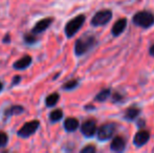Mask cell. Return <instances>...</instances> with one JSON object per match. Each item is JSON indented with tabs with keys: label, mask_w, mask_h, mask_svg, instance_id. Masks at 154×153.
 Listing matches in <instances>:
<instances>
[{
	"label": "cell",
	"mask_w": 154,
	"mask_h": 153,
	"mask_svg": "<svg viewBox=\"0 0 154 153\" xmlns=\"http://www.w3.org/2000/svg\"><path fill=\"white\" fill-rule=\"evenodd\" d=\"M97 43L94 37L92 36H84L82 38H79L75 45V53L77 56H82L86 54L93 45Z\"/></svg>",
	"instance_id": "cell-1"
},
{
	"label": "cell",
	"mask_w": 154,
	"mask_h": 153,
	"mask_svg": "<svg viewBox=\"0 0 154 153\" xmlns=\"http://www.w3.org/2000/svg\"><path fill=\"white\" fill-rule=\"evenodd\" d=\"M133 23L137 26L148 29L154 24V15L150 12H147V11L138 12L134 15Z\"/></svg>",
	"instance_id": "cell-2"
},
{
	"label": "cell",
	"mask_w": 154,
	"mask_h": 153,
	"mask_svg": "<svg viewBox=\"0 0 154 153\" xmlns=\"http://www.w3.org/2000/svg\"><path fill=\"white\" fill-rule=\"evenodd\" d=\"M85 16L84 15H79V16L75 17L73 19H71L65 26V34L68 38H71L72 36H75V34L79 32V29L82 27V25L85 22Z\"/></svg>",
	"instance_id": "cell-3"
},
{
	"label": "cell",
	"mask_w": 154,
	"mask_h": 153,
	"mask_svg": "<svg viewBox=\"0 0 154 153\" xmlns=\"http://www.w3.org/2000/svg\"><path fill=\"white\" fill-rule=\"evenodd\" d=\"M112 18V12L110 10H102L97 12L91 19V24L94 26L106 25Z\"/></svg>",
	"instance_id": "cell-4"
},
{
	"label": "cell",
	"mask_w": 154,
	"mask_h": 153,
	"mask_svg": "<svg viewBox=\"0 0 154 153\" xmlns=\"http://www.w3.org/2000/svg\"><path fill=\"white\" fill-rule=\"evenodd\" d=\"M116 125L114 123H107L101 126L97 130V139L100 141H107L113 136L116 132Z\"/></svg>",
	"instance_id": "cell-5"
},
{
	"label": "cell",
	"mask_w": 154,
	"mask_h": 153,
	"mask_svg": "<svg viewBox=\"0 0 154 153\" xmlns=\"http://www.w3.org/2000/svg\"><path fill=\"white\" fill-rule=\"evenodd\" d=\"M39 125H40V122L37 120L32 121V122H29L26 124H24L22 126V128L18 131V135L21 137H29L31 136L32 134H34L37 131V129L39 128Z\"/></svg>",
	"instance_id": "cell-6"
},
{
	"label": "cell",
	"mask_w": 154,
	"mask_h": 153,
	"mask_svg": "<svg viewBox=\"0 0 154 153\" xmlns=\"http://www.w3.org/2000/svg\"><path fill=\"white\" fill-rule=\"evenodd\" d=\"M81 131L86 137H91L97 132V123L93 120H88L84 122L81 126Z\"/></svg>",
	"instance_id": "cell-7"
},
{
	"label": "cell",
	"mask_w": 154,
	"mask_h": 153,
	"mask_svg": "<svg viewBox=\"0 0 154 153\" xmlns=\"http://www.w3.org/2000/svg\"><path fill=\"white\" fill-rule=\"evenodd\" d=\"M53 21H54V18H45V19H42V20L38 21V22L35 24L34 29H32V33L40 34V33H42V32L46 31L49 25L53 23Z\"/></svg>",
	"instance_id": "cell-8"
},
{
	"label": "cell",
	"mask_w": 154,
	"mask_h": 153,
	"mask_svg": "<svg viewBox=\"0 0 154 153\" xmlns=\"http://www.w3.org/2000/svg\"><path fill=\"white\" fill-rule=\"evenodd\" d=\"M126 26H127V19L126 18H121L116 21L113 24L111 29V33L113 36H120L121 34L125 31Z\"/></svg>",
	"instance_id": "cell-9"
},
{
	"label": "cell",
	"mask_w": 154,
	"mask_h": 153,
	"mask_svg": "<svg viewBox=\"0 0 154 153\" xmlns=\"http://www.w3.org/2000/svg\"><path fill=\"white\" fill-rule=\"evenodd\" d=\"M126 148V141L121 136H116L111 142V145H110V149L112 151L116 152H121L124 151Z\"/></svg>",
	"instance_id": "cell-10"
},
{
	"label": "cell",
	"mask_w": 154,
	"mask_h": 153,
	"mask_svg": "<svg viewBox=\"0 0 154 153\" xmlns=\"http://www.w3.org/2000/svg\"><path fill=\"white\" fill-rule=\"evenodd\" d=\"M149 139H150V134H149L148 131L142 130V131H138L135 134L133 142L136 146H143L149 141Z\"/></svg>",
	"instance_id": "cell-11"
},
{
	"label": "cell",
	"mask_w": 154,
	"mask_h": 153,
	"mask_svg": "<svg viewBox=\"0 0 154 153\" xmlns=\"http://www.w3.org/2000/svg\"><path fill=\"white\" fill-rule=\"evenodd\" d=\"M32 63V57L31 56H24L23 58L19 59L18 61H16L13 65V67L15 69H18V70H23L25 69L26 67H29Z\"/></svg>",
	"instance_id": "cell-12"
},
{
	"label": "cell",
	"mask_w": 154,
	"mask_h": 153,
	"mask_svg": "<svg viewBox=\"0 0 154 153\" xmlns=\"http://www.w3.org/2000/svg\"><path fill=\"white\" fill-rule=\"evenodd\" d=\"M64 128L68 132H72L75 131L79 128V121L75 118H67L64 122Z\"/></svg>",
	"instance_id": "cell-13"
},
{
	"label": "cell",
	"mask_w": 154,
	"mask_h": 153,
	"mask_svg": "<svg viewBox=\"0 0 154 153\" xmlns=\"http://www.w3.org/2000/svg\"><path fill=\"white\" fill-rule=\"evenodd\" d=\"M138 115H140V109L135 108V107H131V108H128L125 112V118L128 121L134 120Z\"/></svg>",
	"instance_id": "cell-14"
},
{
	"label": "cell",
	"mask_w": 154,
	"mask_h": 153,
	"mask_svg": "<svg viewBox=\"0 0 154 153\" xmlns=\"http://www.w3.org/2000/svg\"><path fill=\"white\" fill-rule=\"evenodd\" d=\"M23 111H24L23 107H21V106H12V107H10L8 109H6V111L4 112V115H5V118H8V116H11V115L22 113Z\"/></svg>",
	"instance_id": "cell-15"
},
{
	"label": "cell",
	"mask_w": 154,
	"mask_h": 153,
	"mask_svg": "<svg viewBox=\"0 0 154 153\" xmlns=\"http://www.w3.org/2000/svg\"><path fill=\"white\" fill-rule=\"evenodd\" d=\"M59 94L58 93H51V94H49L48 96L46 98V106L47 107H53V106H55L56 104L58 103V101H59Z\"/></svg>",
	"instance_id": "cell-16"
},
{
	"label": "cell",
	"mask_w": 154,
	"mask_h": 153,
	"mask_svg": "<svg viewBox=\"0 0 154 153\" xmlns=\"http://www.w3.org/2000/svg\"><path fill=\"white\" fill-rule=\"evenodd\" d=\"M109 96H110V89H104L97 94V96H95V101L104 102V101H106V99H107Z\"/></svg>",
	"instance_id": "cell-17"
},
{
	"label": "cell",
	"mask_w": 154,
	"mask_h": 153,
	"mask_svg": "<svg viewBox=\"0 0 154 153\" xmlns=\"http://www.w3.org/2000/svg\"><path fill=\"white\" fill-rule=\"evenodd\" d=\"M62 118H63V112H62V110H60V109H56V110H54L53 112L49 115V118H51V121L54 123L60 121Z\"/></svg>",
	"instance_id": "cell-18"
},
{
	"label": "cell",
	"mask_w": 154,
	"mask_h": 153,
	"mask_svg": "<svg viewBox=\"0 0 154 153\" xmlns=\"http://www.w3.org/2000/svg\"><path fill=\"white\" fill-rule=\"evenodd\" d=\"M78 84H79V82H78L77 80H70V81H68L67 83H65L64 85H63V89H65V90L73 89V88L77 87Z\"/></svg>",
	"instance_id": "cell-19"
},
{
	"label": "cell",
	"mask_w": 154,
	"mask_h": 153,
	"mask_svg": "<svg viewBox=\"0 0 154 153\" xmlns=\"http://www.w3.org/2000/svg\"><path fill=\"white\" fill-rule=\"evenodd\" d=\"M6 144H8V135H6L5 132L0 131V148L4 147Z\"/></svg>",
	"instance_id": "cell-20"
},
{
	"label": "cell",
	"mask_w": 154,
	"mask_h": 153,
	"mask_svg": "<svg viewBox=\"0 0 154 153\" xmlns=\"http://www.w3.org/2000/svg\"><path fill=\"white\" fill-rule=\"evenodd\" d=\"M95 151H97V148L93 145H87L81 150L82 153H94Z\"/></svg>",
	"instance_id": "cell-21"
},
{
	"label": "cell",
	"mask_w": 154,
	"mask_h": 153,
	"mask_svg": "<svg viewBox=\"0 0 154 153\" xmlns=\"http://www.w3.org/2000/svg\"><path fill=\"white\" fill-rule=\"evenodd\" d=\"M24 41L27 43V44H34V43L37 41V39L35 36H32V35H25L24 36Z\"/></svg>",
	"instance_id": "cell-22"
},
{
	"label": "cell",
	"mask_w": 154,
	"mask_h": 153,
	"mask_svg": "<svg viewBox=\"0 0 154 153\" xmlns=\"http://www.w3.org/2000/svg\"><path fill=\"white\" fill-rule=\"evenodd\" d=\"M20 80H21V77L20 76L14 77V80H13V85H15V84L19 83V82H20Z\"/></svg>",
	"instance_id": "cell-23"
},
{
	"label": "cell",
	"mask_w": 154,
	"mask_h": 153,
	"mask_svg": "<svg viewBox=\"0 0 154 153\" xmlns=\"http://www.w3.org/2000/svg\"><path fill=\"white\" fill-rule=\"evenodd\" d=\"M121 99H122V96H119V93H116V94L113 96V101H114V102H116L118 100H121Z\"/></svg>",
	"instance_id": "cell-24"
},
{
	"label": "cell",
	"mask_w": 154,
	"mask_h": 153,
	"mask_svg": "<svg viewBox=\"0 0 154 153\" xmlns=\"http://www.w3.org/2000/svg\"><path fill=\"white\" fill-rule=\"evenodd\" d=\"M149 54H150L152 57H154V44L150 47V49H149Z\"/></svg>",
	"instance_id": "cell-25"
},
{
	"label": "cell",
	"mask_w": 154,
	"mask_h": 153,
	"mask_svg": "<svg viewBox=\"0 0 154 153\" xmlns=\"http://www.w3.org/2000/svg\"><path fill=\"white\" fill-rule=\"evenodd\" d=\"M8 41H11V37H10V35H6L5 38L3 39V42H8Z\"/></svg>",
	"instance_id": "cell-26"
},
{
	"label": "cell",
	"mask_w": 154,
	"mask_h": 153,
	"mask_svg": "<svg viewBox=\"0 0 154 153\" xmlns=\"http://www.w3.org/2000/svg\"><path fill=\"white\" fill-rule=\"evenodd\" d=\"M1 89H2V84H1V82H0V91H1Z\"/></svg>",
	"instance_id": "cell-27"
}]
</instances>
